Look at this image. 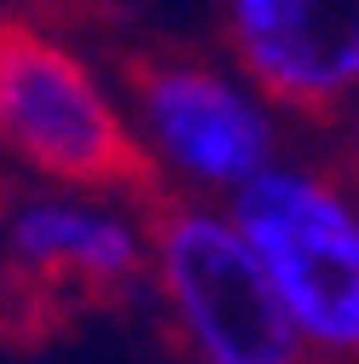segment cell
<instances>
[{
	"instance_id": "obj_1",
	"label": "cell",
	"mask_w": 359,
	"mask_h": 364,
	"mask_svg": "<svg viewBox=\"0 0 359 364\" xmlns=\"http://www.w3.org/2000/svg\"><path fill=\"white\" fill-rule=\"evenodd\" d=\"M122 99L151 186L168 191V203L232 208L290 156V122L227 53L151 47L122 64Z\"/></svg>"
},
{
	"instance_id": "obj_2",
	"label": "cell",
	"mask_w": 359,
	"mask_h": 364,
	"mask_svg": "<svg viewBox=\"0 0 359 364\" xmlns=\"http://www.w3.org/2000/svg\"><path fill=\"white\" fill-rule=\"evenodd\" d=\"M0 156L29 186L151 197L122 81L70 35L0 18Z\"/></svg>"
},
{
	"instance_id": "obj_3",
	"label": "cell",
	"mask_w": 359,
	"mask_h": 364,
	"mask_svg": "<svg viewBox=\"0 0 359 364\" xmlns=\"http://www.w3.org/2000/svg\"><path fill=\"white\" fill-rule=\"evenodd\" d=\"M313 364H359V186L342 162L284 156L227 208Z\"/></svg>"
},
{
	"instance_id": "obj_4",
	"label": "cell",
	"mask_w": 359,
	"mask_h": 364,
	"mask_svg": "<svg viewBox=\"0 0 359 364\" xmlns=\"http://www.w3.org/2000/svg\"><path fill=\"white\" fill-rule=\"evenodd\" d=\"M157 203L122 191H0V306L87 312L151 295Z\"/></svg>"
},
{
	"instance_id": "obj_5",
	"label": "cell",
	"mask_w": 359,
	"mask_h": 364,
	"mask_svg": "<svg viewBox=\"0 0 359 364\" xmlns=\"http://www.w3.org/2000/svg\"><path fill=\"white\" fill-rule=\"evenodd\" d=\"M151 295L186 364H313L273 278L227 208L157 203Z\"/></svg>"
},
{
	"instance_id": "obj_6",
	"label": "cell",
	"mask_w": 359,
	"mask_h": 364,
	"mask_svg": "<svg viewBox=\"0 0 359 364\" xmlns=\"http://www.w3.org/2000/svg\"><path fill=\"white\" fill-rule=\"evenodd\" d=\"M220 53L284 122H342L359 105V0H232Z\"/></svg>"
},
{
	"instance_id": "obj_7",
	"label": "cell",
	"mask_w": 359,
	"mask_h": 364,
	"mask_svg": "<svg viewBox=\"0 0 359 364\" xmlns=\"http://www.w3.org/2000/svg\"><path fill=\"white\" fill-rule=\"evenodd\" d=\"M336 162H342V173L359 186V105L336 122Z\"/></svg>"
}]
</instances>
